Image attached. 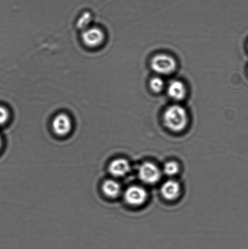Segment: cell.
Segmentation results:
<instances>
[{
  "label": "cell",
  "instance_id": "obj_1",
  "mask_svg": "<svg viewBox=\"0 0 248 249\" xmlns=\"http://www.w3.org/2000/svg\"><path fill=\"white\" fill-rule=\"evenodd\" d=\"M163 119L165 126L175 133L183 131L189 123L188 112L179 104L167 107L164 112Z\"/></svg>",
  "mask_w": 248,
  "mask_h": 249
},
{
  "label": "cell",
  "instance_id": "obj_2",
  "mask_svg": "<svg viewBox=\"0 0 248 249\" xmlns=\"http://www.w3.org/2000/svg\"><path fill=\"white\" fill-rule=\"evenodd\" d=\"M177 62L172 56L165 53H158L152 57L150 67L157 74H172L177 69Z\"/></svg>",
  "mask_w": 248,
  "mask_h": 249
},
{
  "label": "cell",
  "instance_id": "obj_3",
  "mask_svg": "<svg viewBox=\"0 0 248 249\" xmlns=\"http://www.w3.org/2000/svg\"><path fill=\"white\" fill-rule=\"evenodd\" d=\"M106 36L104 31L99 27H89L83 32V43L89 48H97L101 46L105 41Z\"/></svg>",
  "mask_w": 248,
  "mask_h": 249
},
{
  "label": "cell",
  "instance_id": "obj_4",
  "mask_svg": "<svg viewBox=\"0 0 248 249\" xmlns=\"http://www.w3.org/2000/svg\"><path fill=\"white\" fill-rule=\"evenodd\" d=\"M138 177L143 182L147 184H155L162 178L161 171L154 163L146 162L138 169Z\"/></svg>",
  "mask_w": 248,
  "mask_h": 249
},
{
  "label": "cell",
  "instance_id": "obj_5",
  "mask_svg": "<svg viewBox=\"0 0 248 249\" xmlns=\"http://www.w3.org/2000/svg\"><path fill=\"white\" fill-rule=\"evenodd\" d=\"M148 193L144 188L138 185L128 187L124 194L126 203L132 206H140L147 201Z\"/></svg>",
  "mask_w": 248,
  "mask_h": 249
},
{
  "label": "cell",
  "instance_id": "obj_6",
  "mask_svg": "<svg viewBox=\"0 0 248 249\" xmlns=\"http://www.w3.org/2000/svg\"><path fill=\"white\" fill-rule=\"evenodd\" d=\"M52 128L53 132L57 135L66 136L72 130V119L66 113L58 114L53 119Z\"/></svg>",
  "mask_w": 248,
  "mask_h": 249
},
{
  "label": "cell",
  "instance_id": "obj_7",
  "mask_svg": "<svg viewBox=\"0 0 248 249\" xmlns=\"http://www.w3.org/2000/svg\"><path fill=\"white\" fill-rule=\"evenodd\" d=\"M167 94L174 101L180 102L185 98L187 89L185 84L179 80H172L166 88Z\"/></svg>",
  "mask_w": 248,
  "mask_h": 249
},
{
  "label": "cell",
  "instance_id": "obj_8",
  "mask_svg": "<svg viewBox=\"0 0 248 249\" xmlns=\"http://www.w3.org/2000/svg\"><path fill=\"white\" fill-rule=\"evenodd\" d=\"M131 165L125 159L118 158L112 161L109 165V172L114 177H125L130 173Z\"/></svg>",
  "mask_w": 248,
  "mask_h": 249
},
{
  "label": "cell",
  "instance_id": "obj_9",
  "mask_svg": "<svg viewBox=\"0 0 248 249\" xmlns=\"http://www.w3.org/2000/svg\"><path fill=\"white\" fill-rule=\"evenodd\" d=\"M161 193L163 197L168 201H174L181 194V187L178 182L169 180L162 185Z\"/></svg>",
  "mask_w": 248,
  "mask_h": 249
},
{
  "label": "cell",
  "instance_id": "obj_10",
  "mask_svg": "<svg viewBox=\"0 0 248 249\" xmlns=\"http://www.w3.org/2000/svg\"><path fill=\"white\" fill-rule=\"evenodd\" d=\"M102 191L107 197L116 198L121 194V185L115 180L107 179L102 185Z\"/></svg>",
  "mask_w": 248,
  "mask_h": 249
},
{
  "label": "cell",
  "instance_id": "obj_11",
  "mask_svg": "<svg viewBox=\"0 0 248 249\" xmlns=\"http://www.w3.org/2000/svg\"><path fill=\"white\" fill-rule=\"evenodd\" d=\"M149 87L155 93H160L165 89V83L160 77H154L150 80Z\"/></svg>",
  "mask_w": 248,
  "mask_h": 249
},
{
  "label": "cell",
  "instance_id": "obj_12",
  "mask_svg": "<svg viewBox=\"0 0 248 249\" xmlns=\"http://www.w3.org/2000/svg\"><path fill=\"white\" fill-rule=\"evenodd\" d=\"M180 166L176 161L172 160L165 163L164 167V172L169 177H173L179 172Z\"/></svg>",
  "mask_w": 248,
  "mask_h": 249
},
{
  "label": "cell",
  "instance_id": "obj_13",
  "mask_svg": "<svg viewBox=\"0 0 248 249\" xmlns=\"http://www.w3.org/2000/svg\"><path fill=\"white\" fill-rule=\"evenodd\" d=\"M92 19V16L91 13L88 12H84L82 16L78 19L77 25L78 28L84 31L85 29L88 28L91 24Z\"/></svg>",
  "mask_w": 248,
  "mask_h": 249
},
{
  "label": "cell",
  "instance_id": "obj_14",
  "mask_svg": "<svg viewBox=\"0 0 248 249\" xmlns=\"http://www.w3.org/2000/svg\"><path fill=\"white\" fill-rule=\"evenodd\" d=\"M9 118L10 113L8 109L3 106H0V126L6 124Z\"/></svg>",
  "mask_w": 248,
  "mask_h": 249
},
{
  "label": "cell",
  "instance_id": "obj_15",
  "mask_svg": "<svg viewBox=\"0 0 248 249\" xmlns=\"http://www.w3.org/2000/svg\"><path fill=\"white\" fill-rule=\"evenodd\" d=\"M1 144H2L1 138V136H0V148H1Z\"/></svg>",
  "mask_w": 248,
  "mask_h": 249
},
{
  "label": "cell",
  "instance_id": "obj_16",
  "mask_svg": "<svg viewBox=\"0 0 248 249\" xmlns=\"http://www.w3.org/2000/svg\"></svg>",
  "mask_w": 248,
  "mask_h": 249
},
{
  "label": "cell",
  "instance_id": "obj_17",
  "mask_svg": "<svg viewBox=\"0 0 248 249\" xmlns=\"http://www.w3.org/2000/svg\"></svg>",
  "mask_w": 248,
  "mask_h": 249
}]
</instances>
